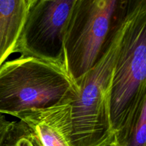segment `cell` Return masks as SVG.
<instances>
[{
	"mask_svg": "<svg viewBox=\"0 0 146 146\" xmlns=\"http://www.w3.org/2000/svg\"><path fill=\"white\" fill-rule=\"evenodd\" d=\"M13 121L7 119L5 115L0 114V145L5 138Z\"/></svg>",
	"mask_w": 146,
	"mask_h": 146,
	"instance_id": "obj_10",
	"label": "cell"
},
{
	"mask_svg": "<svg viewBox=\"0 0 146 146\" xmlns=\"http://www.w3.org/2000/svg\"><path fill=\"white\" fill-rule=\"evenodd\" d=\"M129 0H76L64 38V68L76 82L96 63Z\"/></svg>",
	"mask_w": 146,
	"mask_h": 146,
	"instance_id": "obj_4",
	"label": "cell"
},
{
	"mask_svg": "<svg viewBox=\"0 0 146 146\" xmlns=\"http://www.w3.org/2000/svg\"><path fill=\"white\" fill-rule=\"evenodd\" d=\"M72 99L30 110L17 118L25 125L32 146H74Z\"/></svg>",
	"mask_w": 146,
	"mask_h": 146,
	"instance_id": "obj_6",
	"label": "cell"
},
{
	"mask_svg": "<svg viewBox=\"0 0 146 146\" xmlns=\"http://www.w3.org/2000/svg\"><path fill=\"white\" fill-rule=\"evenodd\" d=\"M31 0H0V66L15 53Z\"/></svg>",
	"mask_w": 146,
	"mask_h": 146,
	"instance_id": "obj_7",
	"label": "cell"
},
{
	"mask_svg": "<svg viewBox=\"0 0 146 146\" xmlns=\"http://www.w3.org/2000/svg\"><path fill=\"white\" fill-rule=\"evenodd\" d=\"M119 146H146V104L125 129L115 135Z\"/></svg>",
	"mask_w": 146,
	"mask_h": 146,
	"instance_id": "obj_8",
	"label": "cell"
},
{
	"mask_svg": "<svg viewBox=\"0 0 146 146\" xmlns=\"http://www.w3.org/2000/svg\"><path fill=\"white\" fill-rule=\"evenodd\" d=\"M128 9L95 65L75 82L71 101L74 146H111L115 140L110 117V97L115 58L126 24Z\"/></svg>",
	"mask_w": 146,
	"mask_h": 146,
	"instance_id": "obj_1",
	"label": "cell"
},
{
	"mask_svg": "<svg viewBox=\"0 0 146 146\" xmlns=\"http://www.w3.org/2000/svg\"><path fill=\"white\" fill-rule=\"evenodd\" d=\"M77 86L62 67L19 56L0 66V114L18 118L74 98Z\"/></svg>",
	"mask_w": 146,
	"mask_h": 146,
	"instance_id": "obj_3",
	"label": "cell"
},
{
	"mask_svg": "<svg viewBox=\"0 0 146 146\" xmlns=\"http://www.w3.org/2000/svg\"><path fill=\"white\" fill-rule=\"evenodd\" d=\"M0 146H32L27 128L21 121H13Z\"/></svg>",
	"mask_w": 146,
	"mask_h": 146,
	"instance_id": "obj_9",
	"label": "cell"
},
{
	"mask_svg": "<svg viewBox=\"0 0 146 146\" xmlns=\"http://www.w3.org/2000/svg\"><path fill=\"white\" fill-rule=\"evenodd\" d=\"M76 0H31L15 53L64 68V38Z\"/></svg>",
	"mask_w": 146,
	"mask_h": 146,
	"instance_id": "obj_5",
	"label": "cell"
},
{
	"mask_svg": "<svg viewBox=\"0 0 146 146\" xmlns=\"http://www.w3.org/2000/svg\"><path fill=\"white\" fill-rule=\"evenodd\" d=\"M146 104V0H129L128 17L115 58L110 117L115 135Z\"/></svg>",
	"mask_w": 146,
	"mask_h": 146,
	"instance_id": "obj_2",
	"label": "cell"
},
{
	"mask_svg": "<svg viewBox=\"0 0 146 146\" xmlns=\"http://www.w3.org/2000/svg\"><path fill=\"white\" fill-rule=\"evenodd\" d=\"M111 146H119V145H118V144H117V143H116L113 142V143H112V144H111Z\"/></svg>",
	"mask_w": 146,
	"mask_h": 146,
	"instance_id": "obj_11",
	"label": "cell"
}]
</instances>
